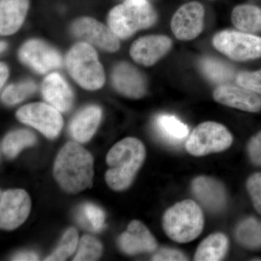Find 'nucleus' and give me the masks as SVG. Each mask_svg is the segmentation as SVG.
Listing matches in <instances>:
<instances>
[{
	"mask_svg": "<svg viewBox=\"0 0 261 261\" xmlns=\"http://www.w3.org/2000/svg\"><path fill=\"white\" fill-rule=\"evenodd\" d=\"M55 179L65 192L76 194L93 185L94 159L76 142L62 147L55 161Z\"/></svg>",
	"mask_w": 261,
	"mask_h": 261,
	"instance_id": "f257e3e1",
	"label": "nucleus"
},
{
	"mask_svg": "<svg viewBox=\"0 0 261 261\" xmlns=\"http://www.w3.org/2000/svg\"><path fill=\"white\" fill-rule=\"evenodd\" d=\"M146 157L144 144L138 139L127 137L112 148L107 154L106 180L108 186L116 191L126 190L142 167Z\"/></svg>",
	"mask_w": 261,
	"mask_h": 261,
	"instance_id": "f03ea898",
	"label": "nucleus"
},
{
	"mask_svg": "<svg viewBox=\"0 0 261 261\" xmlns=\"http://www.w3.org/2000/svg\"><path fill=\"white\" fill-rule=\"evenodd\" d=\"M163 226L171 240L178 243H190L202 233L203 213L193 200L181 201L166 211Z\"/></svg>",
	"mask_w": 261,
	"mask_h": 261,
	"instance_id": "7ed1b4c3",
	"label": "nucleus"
},
{
	"mask_svg": "<svg viewBox=\"0 0 261 261\" xmlns=\"http://www.w3.org/2000/svg\"><path fill=\"white\" fill-rule=\"evenodd\" d=\"M157 14L147 0H126L108 15V27L119 39H127L141 29L152 27Z\"/></svg>",
	"mask_w": 261,
	"mask_h": 261,
	"instance_id": "20e7f679",
	"label": "nucleus"
},
{
	"mask_svg": "<svg viewBox=\"0 0 261 261\" xmlns=\"http://www.w3.org/2000/svg\"><path fill=\"white\" fill-rule=\"evenodd\" d=\"M70 76L82 88L97 90L104 85L106 74L98 59L97 51L87 42L75 44L65 60Z\"/></svg>",
	"mask_w": 261,
	"mask_h": 261,
	"instance_id": "39448f33",
	"label": "nucleus"
},
{
	"mask_svg": "<svg viewBox=\"0 0 261 261\" xmlns=\"http://www.w3.org/2000/svg\"><path fill=\"white\" fill-rule=\"evenodd\" d=\"M233 136L221 123L207 121L200 123L187 139V152L196 157L223 152L233 143Z\"/></svg>",
	"mask_w": 261,
	"mask_h": 261,
	"instance_id": "423d86ee",
	"label": "nucleus"
},
{
	"mask_svg": "<svg viewBox=\"0 0 261 261\" xmlns=\"http://www.w3.org/2000/svg\"><path fill=\"white\" fill-rule=\"evenodd\" d=\"M213 44L233 61H250L261 57V38L246 33L224 31L215 36Z\"/></svg>",
	"mask_w": 261,
	"mask_h": 261,
	"instance_id": "0eeeda50",
	"label": "nucleus"
},
{
	"mask_svg": "<svg viewBox=\"0 0 261 261\" xmlns=\"http://www.w3.org/2000/svg\"><path fill=\"white\" fill-rule=\"evenodd\" d=\"M17 118L35 128L49 139H55L61 133L63 119L61 112L49 104L32 103L17 111Z\"/></svg>",
	"mask_w": 261,
	"mask_h": 261,
	"instance_id": "6e6552de",
	"label": "nucleus"
},
{
	"mask_svg": "<svg viewBox=\"0 0 261 261\" xmlns=\"http://www.w3.org/2000/svg\"><path fill=\"white\" fill-rule=\"evenodd\" d=\"M32 208L28 193L23 190H11L0 195V226L11 231L27 221Z\"/></svg>",
	"mask_w": 261,
	"mask_h": 261,
	"instance_id": "1a4fd4ad",
	"label": "nucleus"
},
{
	"mask_svg": "<svg viewBox=\"0 0 261 261\" xmlns=\"http://www.w3.org/2000/svg\"><path fill=\"white\" fill-rule=\"evenodd\" d=\"M19 58L23 64L41 74L60 68L63 64L59 53L39 39L25 42L19 51Z\"/></svg>",
	"mask_w": 261,
	"mask_h": 261,
	"instance_id": "9d476101",
	"label": "nucleus"
},
{
	"mask_svg": "<svg viewBox=\"0 0 261 261\" xmlns=\"http://www.w3.org/2000/svg\"><path fill=\"white\" fill-rule=\"evenodd\" d=\"M72 33L79 39L103 50L114 53L119 49V38L109 27L92 18H81L73 22Z\"/></svg>",
	"mask_w": 261,
	"mask_h": 261,
	"instance_id": "9b49d317",
	"label": "nucleus"
},
{
	"mask_svg": "<svg viewBox=\"0 0 261 261\" xmlns=\"http://www.w3.org/2000/svg\"><path fill=\"white\" fill-rule=\"evenodd\" d=\"M205 9L197 2L182 5L171 20L172 32L180 40H192L203 29Z\"/></svg>",
	"mask_w": 261,
	"mask_h": 261,
	"instance_id": "f8f14e48",
	"label": "nucleus"
},
{
	"mask_svg": "<svg viewBox=\"0 0 261 261\" xmlns=\"http://www.w3.org/2000/svg\"><path fill=\"white\" fill-rule=\"evenodd\" d=\"M216 102L241 111L257 113L261 110V97L242 86L221 84L214 92Z\"/></svg>",
	"mask_w": 261,
	"mask_h": 261,
	"instance_id": "ddd939ff",
	"label": "nucleus"
},
{
	"mask_svg": "<svg viewBox=\"0 0 261 261\" xmlns=\"http://www.w3.org/2000/svg\"><path fill=\"white\" fill-rule=\"evenodd\" d=\"M171 46V39L166 36H147L133 43L130 48V56L139 64L151 66L166 56Z\"/></svg>",
	"mask_w": 261,
	"mask_h": 261,
	"instance_id": "4468645a",
	"label": "nucleus"
},
{
	"mask_svg": "<svg viewBox=\"0 0 261 261\" xmlns=\"http://www.w3.org/2000/svg\"><path fill=\"white\" fill-rule=\"evenodd\" d=\"M118 244L122 251L128 255L154 252L158 247L153 235L137 220L128 224L126 231L120 237Z\"/></svg>",
	"mask_w": 261,
	"mask_h": 261,
	"instance_id": "2eb2a0df",
	"label": "nucleus"
},
{
	"mask_svg": "<svg viewBox=\"0 0 261 261\" xmlns=\"http://www.w3.org/2000/svg\"><path fill=\"white\" fill-rule=\"evenodd\" d=\"M112 81L116 90L126 97L139 99L145 95L147 90L142 73L133 65L124 62L115 67Z\"/></svg>",
	"mask_w": 261,
	"mask_h": 261,
	"instance_id": "dca6fc26",
	"label": "nucleus"
},
{
	"mask_svg": "<svg viewBox=\"0 0 261 261\" xmlns=\"http://www.w3.org/2000/svg\"><path fill=\"white\" fill-rule=\"evenodd\" d=\"M192 190L199 202L211 212H219L226 205L224 185L215 178L198 176L192 181Z\"/></svg>",
	"mask_w": 261,
	"mask_h": 261,
	"instance_id": "f3484780",
	"label": "nucleus"
},
{
	"mask_svg": "<svg viewBox=\"0 0 261 261\" xmlns=\"http://www.w3.org/2000/svg\"><path fill=\"white\" fill-rule=\"evenodd\" d=\"M42 92L48 104L60 112H67L71 108L73 102V91L59 73H51L44 79Z\"/></svg>",
	"mask_w": 261,
	"mask_h": 261,
	"instance_id": "a211bd4d",
	"label": "nucleus"
},
{
	"mask_svg": "<svg viewBox=\"0 0 261 261\" xmlns=\"http://www.w3.org/2000/svg\"><path fill=\"white\" fill-rule=\"evenodd\" d=\"M29 0H0V34L12 35L18 32L27 15Z\"/></svg>",
	"mask_w": 261,
	"mask_h": 261,
	"instance_id": "6ab92c4d",
	"label": "nucleus"
},
{
	"mask_svg": "<svg viewBox=\"0 0 261 261\" xmlns=\"http://www.w3.org/2000/svg\"><path fill=\"white\" fill-rule=\"evenodd\" d=\"M102 118V111L97 106H89L74 117L70 124V133L80 143H85L93 137Z\"/></svg>",
	"mask_w": 261,
	"mask_h": 261,
	"instance_id": "aec40b11",
	"label": "nucleus"
},
{
	"mask_svg": "<svg viewBox=\"0 0 261 261\" xmlns=\"http://www.w3.org/2000/svg\"><path fill=\"white\" fill-rule=\"evenodd\" d=\"M229 241L224 233H215L205 238L197 247L196 261H219L227 254Z\"/></svg>",
	"mask_w": 261,
	"mask_h": 261,
	"instance_id": "412c9836",
	"label": "nucleus"
},
{
	"mask_svg": "<svg viewBox=\"0 0 261 261\" xmlns=\"http://www.w3.org/2000/svg\"><path fill=\"white\" fill-rule=\"evenodd\" d=\"M156 128L163 140L172 145L181 143L189 135L187 125L171 115H161L158 117Z\"/></svg>",
	"mask_w": 261,
	"mask_h": 261,
	"instance_id": "4be33fe9",
	"label": "nucleus"
},
{
	"mask_svg": "<svg viewBox=\"0 0 261 261\" xmlns=\"http://www.w3.org/2000/svg\"><path fill=\"white\" fill-rule=\"evenodd\" d=\"M231 21L243 32H261V9L253 5H239L233 10Z\"/></svg>",
	"mask_w": 261,
	"mask_h": 261,
	"instance_id": "5701e85b",
	"label": "nucleus"
},
{
	"mask_svg": "<svg viewBox=\"0 0 261 261\" xmlns=\"http://www.w3.org/2000/svg\"><path fill=\"white\" fill-rule=\"evenodd\" d=\"M37 142L36 136L28 130H18L10 132L2 142V152L8 159L16 157L20 151L31 147Z\"/></svg>",
	"mask_w": 261,
	"mask_h": 261,
	"instance_id": "b1692460",
	"label": "nucleus"
},
{
	"mask_svg": "<svg viewBox=\"0 0 261 261\" xmlns=\"http://www.w3.org/2000/svg\"><path fill=\"white\" fill-rule=\"evenodd\" d=\"M236 238L247 248H260L261 221L252 217L243 220L237 227Z\"/></svg>",
	"mask_w": 261,
	"mask_h": 261,
	"instance_id": "393cba45",
	"label": "nucleus"
},
{
	"mask_svg": "<svg viewBox=\"0 0 261 261\" xmlns=\"http://www.w3.org/2000/svg\"><path fill=\"white\" fill-rule=\"evenodd\" d=\"M200 67L203 74L215 83L229 82L234 76L232 67L216 58H203L200 61Z\"/></svg>",
	"mask_w": 261,
	"mask_h": 261,
	"instance_id": "a878e982",
	"label": "nucleus"
},
{
	"mask_svg": "<svg viewBox=\"0 0 261 261\" xmlns=\"http://www.w3.org/2000/svg\"><path fill=\"white\" fill-rule=\"evenodd\" d=\"M37 90V85L32 81H25L8 86L2 93V100L8 106L22 102Z\"/></svg>",
	"mask_w": 261,
	"mask_h": 261,
	"instance_id": "bb28decb",
	"label": "nucleus"
},
{
	"mask_svg": "<svg viewBox=\"0 0 261 261\" xmlns=\"http://www.w3.org/2000/svg\"><path fill=\"white\" fill-rule=\"evenodd\" d=\"M79 235L76 229L70 228L65 231L61 243L58 248L48 256L45 260L47 261H63L66 260L74 252L78 246Z\"/></svg>",
	"mask_w": 261,
	"mask_h": 261,
	"instance_id": "cd10ccee",
	"label": "nucleus"
},
{
	"mask_svg": "<svg viewBox=\"0 0 261 261\" xmlns=\"http://www.w3.org/2000/svg\"><path fill=\"white\" fill-rule=\"evenodd\" d=\"M102 252V244L93 237L85 235L81 239L80 248L73 260H97L100 257Z\"/></svg>",
	"mask_w": 261,
	"mask_h": 261,
	"instance_id": "c85d7f7f",
	"label": "nucleus"
},
{
	"mask_svg": "<svg viewBox=\"0 0 261 261\" xmlns=\"http://www.w3.org/2000/svg\"><path fill=\"white\" fill-rule=\"evenodd\" d=\"M83 215L85 222L94 231H99L105 224V214L102 209L93 204H86L83 207Z\"/></svg>",
	"mask_w": 261,
	"mask_h": 261,
	"instance_id": "c756f323",
	"label": "nucleus"
},
{
	"mask_svg": "<svg viewBox=\"0 0 261 261\" xmlns=\"http://www.w3.org/2000/svg\"><path fill=\"white\" fill-rule=\"evenodd\" d=\"M239 85L261 95V70L254 72H242L237 76Z\"/></svg>",
	"mask_w": 261,
	"mask_h": 261,
	"instance_id": "7c9ffc66",
	"label": "nucleus"
},
{
	"mask_svg": "<svg viewBox=\"0 0 261 261\" xmlns=\"http://www.w3.org/2000/svg\"><path fill=\"white\" fill-rule=\"evenodd\" d=\"M246 186L254 207L261 214V173L252 174L247 179Z\"/></svg>",
	"mask_w": 261,
	"mask_h": 261,
	"instance_id": "2f4dec72",
	"label": "nucleus"
},
{
	"mask_svg": "<svg viewBox=\"0 0 261 261\" xmlns=\"http://www.w3.org/2000/svg\"><path fill=\"white\" fill-rule=\"evenodd\" d=\"M154 261H183L188 260V257L180 250L173 248H162L152 256Z\"/></svg>",
	"mask_w": 261,
	"mask_h": 261,
	"instance_id": "473e14b6",
	"label": "nucleus"
},
{
	"mask_svg": "<svg viewBox=\"0 0 261 261\" xmlns=\"http://www.w3.org/2000/svg\"><path fill=\"white\" fill-rule=\"evenodd\" d=\"M247 152L252 163L261 166V130L249 141Z\"/></svg>",
	"mask_w": 261,
	"mask_h": 261,
	"instance_id": "72a5a7b5",
	"label": "nucleus"
},
{
	"mask_svg": "<svg viewBox=\"0 0 261 261\" xmlns=\"http://www.w3.org/2000/svg\"><path fill=\"white\" fill-rule=\"evenodd\" d=\"M12 260L15 261L38 260H39V256L35 252H22L15 255Z\"/></svg>",
	"mask_w": 261,
	"mask_h": 261,
	"instance_id": "f704fd0d",
	"label": "nucleus"
},
{
	"mask_svg": "<svg viewBox=\"0 0 261 261\" xmlns=\"http://www.w3.org/2000/svg\"><path fill=\"white\" fill-rule=\"evenodd\" d=\"M8 75H9V70H8V66L5 63H1V65H0V86L1 87H3L8 80Z\"/></svg>",
	"mask_w": 261,
	"mask_h": 261,
	"instance_id": "c9c22d12",
	"label": "nucleus"
},
{
	"mask_svg": "<svg viewBox=\"0 0 261 261\" xmlns=\"http://www.w3.org/2000/svg\"><path fill=\"white\" fill-rule=\"evenodd\" d=\"M1 53L4 51L7 48V44L5 42H1Z\"/></svg>",
	"mask_w": 261,
	"mask_h": 261,
	"instance_id": "e433bc0d",
	"label": "nucleus"
}]
</instances>
